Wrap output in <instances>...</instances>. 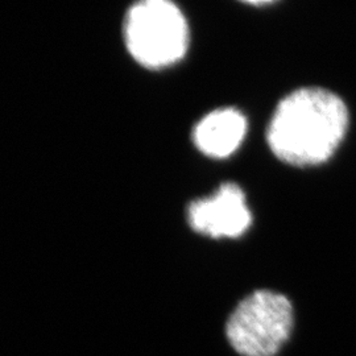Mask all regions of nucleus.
I'll list each match as a JSON object with an SVG mask.
<instances>
[{"instance_id": "nucleus-1", "label": "nucleus", "mask_w": 356, "mask_h": 356, "mask_svg": "<svg viewBox=\"0 0 356 356\" xmlns=\"http://www.w3.org/2000/svg\"><path fill=\"white\" fill-rule=\"evenodd\" d=\"M347 126L348 113L339 97L318 88L296 90L272 116L268 144L291 165H318L337 151Z\"/></svg>"}, {"instance_id": "nucleus-2", "label": "nucleus", "mask_w": 356, "mask_h": 356, "mask_svg": "<svg viewBox=\"0 0 356 356\" xmlns=\"http://www.w3.org/2000/svg\"><path fill=\"white\" fill-rule=\"evenodd\" d=\"M123 35L128 53L148 69L176 64L189 45L184 13L166 0H145L132 6L124 19Z\"/></svg>"}, {"instance_id": "nucleus-4", "label": "nucleus", "mask_w": 356, "mask_h": 356, "mask_svg": "<svg viewBox=\"0 0 356 356\" xmlns=\"http://www.w3.org/2000/svg\"><path fill=\"white\" fill-rule=\"evenodd\" d=\"M191 229L210 238H238L251 226L252 216L242 189L223 184L211 197L194 201L188 210Z\"/></svg>"}, {"instance_id": "nucleus-5", "label": "nucleus", "mask_w": 356, "mask_h": 356, "mask_svg": "<svg viewBox=\"0 0 356 356\" xmlns=\"http://www.w3.org/2000/svg\"><path fill=\"white\" fill-rule=\"evenodd\" d=\"M247 132L244 115L235 108H219L206 115L194 128L197 148L209 157L225 159L235 152Z\"/></svg>"}, {"instance_id": "nucleus-3", "label": "nucleus", "mask_w": 356, "mask_h": 356, "mask_svg": "<svg viewBox=\"0 0 356 356\" xmlns=\"http://www.w3.org/2000/svg\"><path fill=\"white\" fill-rule=\"evenodd\" d=\"M293 329L291 301L277 292L256 291L243 298L229 316L226 335L242 356H275Z\"/></svg>"}]
</instances>
